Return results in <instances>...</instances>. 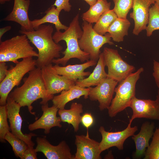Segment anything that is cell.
I'll list each match as a JSON object with an SVG mask.
<instances>
[{"instance_id": "2", "label": "cell", "mask_w": 159, "mask_h": 159, "mask_svg": "<svg viewBox=\"0 0 159 159\" xmlns=\"http://www.w3.org/2000/svg\"><path fill=\"white\" fill-rule=\"evenodd\" d=\"M52 26L42 24L36 29L26 31L21 29L20 32L25 34L30 42L37 49L38 56L36 60L37 67H43L52 64L55 58H59L63 47L54 40Z\"/></svg>"}, {"instance_id": "8", "label": "cell", "mask_w": 159, "mask_h": 159, "mask_svg": "<svg viewBox=\"0 0 159 159\" xmlns=\"http://www.w3.org/2000/svg\"><path fill=\"white\" fill-rule=\"evenodd\" d=\"M102 52L107 77L120 82L135 71V67L124 61L117 50L105 47Z\"/></svg>"}, {"instance_id": "26", "label": "cell", "mask_w": 159, "mask_h": 159, "mask_svg": "<svg viewBox=\"0 0 159 159\" xmlns=\"http://www.w3.org/2000/svg\"><path fill=\"white\" fill-rule=\"evenodd\" d=\"M111 5L107 0H98L82 14V18L89 23H96L102 14L110 9Z\"/></svg>"}, {"instance_id": "7", "label": "cell", "mask_w": 159, "mask_h": 159, "mask_svg": "<svg viewBox=\"0 0 159 159\" xmlns=\"http://www.w3.org/2000/svg\"><path fill=\"white\" fill-rule=\"evenodd\" d=\"M82 24L83 34L78 40L80 49L90 55V59L97 61L101 53L100 49L105 44H114L109 33L102 35L93 29L92 24L83 20Z\"/></svg>"}, {"instance_id": "14", "label": "cell", "mask_w": 159, "mask_h": 159, "mask_svg": "<svg viewBox=\"0 0 159 159\" xmlns=\"http://www.w3.org/2000/svg\"><path fill=\"white\" fill-rule=\"evenodd\" d=\"M76 151L74 159H101L100 143L91 139L88 130L87 135H75Z\"/></svg>"}, {"instance_id": "5", "label": "cell", "mask_w": 159, "mask_h": 159, "mask_svg": "<svg viewBox=\"0 0 159 159\" xmlns=\"http://www.w3.org/2000/svg\"><path fill=\"white\" fill-rule=\"evenodd\" d=\"M25 34L17 35L0 42V62H12L15 64L20 59L37 57L38 53L34 49Z\"/></svg>"}, {"instance_id": "38", "label": "cell", "mask_w": 159, "mask_h": 159, "mask_svg": "<svg viewBox=\"0 0 159 159\" xmlns=\"http://www.w3.org/2000/svg\"><path fill=\"white\" fill-rule=\"evenodd\" d=\"M11 26H8L0 28V42H1V39L3 35L4 34L8 31H9L11 29Z\"/></svg>"}, {"instance_id": "36", "label": "cell", "mask_w": 159, "mask_h": 159, "mask_svg": "<svg viewBox=\"0 0 159 159\" xmlns=\"http://www.w3.org/2000/svg\"><path fill=\"white\" fill-rule=\"evenodd\" d=\"M37 152L33 147H29L25 151L22 159H37Z\"/></svg>"}, {"instance_id": "20", "label": "cell", "mask_w": 159, "mask_h": 159, "mask_svg": "<svg viewBox=\"0 0 159 159\" xmlns=\"http://www.w3.org/2000/svg\"><path fill=\"white\" fill-rule=\"evenodd\" d=\"M97 62L90 59L84 63L80 64L68 65L61 66L55 64L53 66L57 72L75 82L78 80H82L89 76L91 72L85 70L90 67L95 65Z\"/></svg>"}, {"instance_id": "13", "label": "cell", "mask_w": 159, "mask_h": 159, "mask_svg": "<svg viewBox=\"0 0 159 159\" xmlns=\"http://www.w3.org/2000/svg\"><path fill=\"white\" fill-rule=\"evenodd\" d=\"M37 145L35 150L43 153L48 159H74V155L65 141L63 140L56 146L52 145L47 140L46 136L37 137Z\"/></svg>"}, {"instance_id": "30", "label": "cell", "mask_w": 159, "mask_h": 159, "mask_svg": "<svg viewBox=\"0 0 159 159\" xmlns=\"http://www.w3.org/2000/svg\"><path fill=\"white\" fill-rule=\"evenodd\" d=\"M144 159H159V126L154 132L150 144L147 148Z\"/></svg>"}, {"instance_id": "40", "label": "cell", "mask_w": 159, "mask_h": 159, "mask_svg": "<svg viewBox=\"0 0 159 159\" xmlns=\"http://www.w3.org/2000/svg\"><path fill=\"white\" fill-rule=\"evenodd\" d=\"M111 151L110 152V153H108L105 156V158H107V157L109 156L108 158H110V159H112L114 158V157L112 155V153L111 152Z\"/></svg>"}, {"instance_id": "42", "label": "cell", "mask_w": 159, "mask_h": 159, "mask_svg": "<svg viewBox=\"0 0 159 159\" xmlns=\"http://www.w3.org/2000/svg\"><path fill=\"white\" fill-rule=\"evenodd\" d=\"M155 3L159 7V0H155Z\"/></svg>"}, {"instance_id": "27", "label": "cell", "mask_w": 159, "mask_h": 159, "mask_svg": "<svg viewBox=\"0 0 159 159\" xmlns=\"http://www.w3.org/2000/svg\"><path fill=\"white\" fill-rule=\"evenodd\" d=\"M117 17L113 10L110 9L101 15L93 28L98 34L104 35L107 32L109 28Z\"/></svg>"}, {"instance_id": "32", "label": "cell", "mask_w": 159, "mask_h": 159, "mask_svg": "<svg viewBox=\"0 0 159 159\" xmlns=\"http://www.w3.org/2000/svg\"><path fill=\"white\" fill-rule=\"evenodd\" d=\"M7 111L6 105L0 106V140L5 142L4 138L6 133L9 132L10 127L7 121Z\"/></svg>"}, {"instance_id": "29", "label": "cell", "mask_w": 159, "mask_h": 159, "mask_svg": "<svg viewBox=\"0 0 159 159\" xmlns=\"http://www.w3.org/2000/svg\"><path fill=\"white\" fill-rule=\"evenodd\" d=\"M145 30L148 37L151 36L154 31L159 30V7L155 3L150 9L148 23Z\"/></svg>"}, {"instance_id": "11", "label": "cell", "mask_w": 159, "mask_h": 159, "mask_svg": "<svg viewBox=\"0 0 159 159\" xmlns=\"http://www.w3.org/2000/svg\"><path fill=\"white\" fill-rule=\"evenodd\" d=\"M129 123L123 130L116 132H110L106 131L104 127L101 126L99 130L102 139L100 143V148L102 152L113 147H115L119 150L123 149V144L125 140L129 137L133 136L138 130V127H131Z\"/></svg>"}, {"instance_id": "3", "label": "cell", "mask_w": 159, "mask_h": 159, "mask_svg": "<svg viewBox=\"0 0 159 159\" xmlns=\"http://www.w3.org/2000/svg\"><path fill=\"white\" fill-rule=\"evenodd\" d=\"M78 14L74 18L68 28L63 32L56 31L52 36L54 41L57 43L63 40L66 43L67 48L62 52L64 56L61 58L55 59L52 63L56 64L66 65L70 59L76 58L83 62L90 59L89 55L80 48L78 40L82 36L83 31L79 21Z\"/></svg>"}, {"instance_id": "16", "label": "cell", "mask_w": 159, "mask_h": 159, "mask_svg": "<svg viewBox=\"0 0 159 159\" xmlns=\"http://www.w3.org/2000/svg\"><path fill=\"white\" fill-rule=\"evenodd\" d=\"M155 1V0H133L132 11L130 15L134 23L133 34L138 35L145 29L148 21L150 6Z\"/></svg>"}, {"instance_id": "41", "label": "cell", "mask_w": 159, "mask_h": 159, "mask_svg": "<svg viewBox=\"0 0 159 159\" xmlns=\"http://www.w3.org/2000/svg\"><path fill=\"white\" fill-rule=\"evenodd\" d=\"M11 0H0V3L1 4H4L6 2L9 1Z\"/></svg>"}, {"instance_id": "31", "label": "cell", "mask_w": 159, "mask_h": 159, "mask_svg": "<svg viewBox=\"0 0 159 159\" xmlns=\"http://www.w3.org/2000/svg\"><path fill=\"white\" fill-rule=\"evenodd\" d=\"M114 6L113 9L118 17L126 19L132 8L133 0H112Z\"/></svg>"}, {"instance_id": "39", "label": "cell", "mask_w": 159, "mask_h": 159, "mask_svg": "<svg viewBox=\"0 0 159 159\" xmlns=\"http://www.w3.org/2000/svg\"><path fill=\"white\" fill-rule=\"evenodd\" d=\"M87 4H88L90 6H92L95 4L97 1L98 0H84Z\"/></svg>"}, {"instance_id": "9", "label": "cell", "mask_w": 159, "mask_h": 159, "mask_svg": "<svg viewBox=\"0 0 159 159\" xmlns=\"http://www.w3.org/2000/svg\"><path fill=\"white\" fill-rule=\"evenodd\" d=\"M42 77L48 94L50 95L67 90L75 85V82L57 73L52 64L41 68Z\"/></svg>"}, {"instance_id": "4", "label": "cell", "mask_w": 159, "mask_h": 159, "mask_svg": "<svg viewBox=\"0 0 159 159\" xmlns=\"http://www.w3.org/2000/svg\"><path fill=\"white\" fill-rule=\"evenodd\" d=\"M143 71V67L140 68L120 82L115 88V95L107 109L109 117H114L118 113L129 107L132 100L135 96L136 83Z\"/></svg>"}, {"instance_id": "21", "label": "cell", "mask_w": 159, "mask_h": 159, "mask_svg": "<svg viewBox=\"0 0 159 159\" xmlns=\"http://www.w3.org/2000/svg\"><path fill=\"white\" fill-rule=\"evenodd\" d=\"M89 87H82L75 85L69 89L62 91L60 95L54 96L52 100L53 105L59 109H64L66 104L73 100L83 96L85 99L89 97Z\"/></svg>"}, {"instance_id": "37", "label": "cell", "mask_w": 159, "mask_h": 159, "mask_svg": "<svg viewBox=\"0 0 159 159\" xmlns=\"http://www.w3.org/2000/svg\"><path fill=\"white\" fill-rule=\"evenodd\" d=\"M9 72L6 62H0V83L4 79Z\"/></svg>"}, {"instance_id": "1", "label": "cell", "mask_w": 159, "mask_h": 159, "mask_svg": "<svg viewBox=\"0 0 159 159\" xmlns=\"http://www.w3.org/2000/svg\"><path fill=\"white\" fill-rule=\"evenodd\" d=\"M23 81L22 86L15 89L9 95L21 107L27 106L30 113L35 115V113L32 111L33 103L41 99L40 104L44 105L52 100L54 96L48 94L40 68L37 67L29 72L28 76L24 78Z\"/></svg>"}, {"instance_id": "18", "label": "cell", "mask_w": 159, "mask_h": 159, "mask_svg": "<svg viewBox=\"0 0 159 159\" xmlns=\"http://www.w3.org/2000/svg\"><path fill=\"white\" fill-rule=\"evenodd\" d=\"M30 0H14L13 7L11 12L3 20L12 21L21 26V29L26 31L34 30L29 17L28 11Z\"/></svg>"}, {"instance_id": "33", "label": "cell", "mask_w": 159, "mask_h": 159, "mask_svg": "<svg viewBox=\"0 0 159 159\" xmlns=\"http://www.w3.org/2000/svg\"><path fill=\"white\" fill-rule=\"evenodd\" d=\"M69 0H56L52 5L54 6L59 11L63 10L66 12L69 11L71 9V5L69 3Z\"/></svg>"}, {"instance_id": "19", "label": "cell", "mask_w": 159, "mask_h": 159, "mask_svg": "<svg viewBox=\"0 0 159 159\" xmlns=\"http://www.w3.org/2000/svg\"><path fill=\"white\" fill-rule=\"evenodd\" d=\"M154 128L153 122H145L142 124L139 133L132 136L136 148L132 155L133 159H140L144 156L146 148L149 145V140L154 134Z\"/></svg>"}, {"instance_id": "15", "label": "cell", "mask_w": 159, "mask_h": 159, "mask_svg": "<svg viewBox=\"0 0 159 159\" xmlns=\"http://www.w3.org/2000/svg\"><path fill=\"white\" fill-rule=\"evenodd\" d=\"M129 107L133 112L129 123H132L136 118L159 120V106L156 100L139 99L135 96L132 100Z\"/></svg>"}, {"instance_id": "25", "label": "cell", "mask_w": 159, "mask_h": 159, "mask_svg": "<svg viewBox=\"0 0 159 159\" xmlns=\"http://www.w3.org/2000/svg\"><path fill=\"white\" fill-rule=\"evenodd\" d=\"M130 24V22L127 18L117 17L109 28L107 32L109 33L114 41L122 42L124 37L128 34Z\"/></svg>"}, {"instance_id": "10", "label": "cell", "mask_w": 159, "mask_h": 159, "mask_svg": "<svg viewBox=\"0 0 159 159\" xmlns=\"http://www.w3.org/2000/svg\"><path fill=\"white\" fill-rule=\"evenodd\" d=\"M6 105L11 132L24 141L29 147H33L35 144L32 141V137L37 135L32 133L28 134L22 133L21 128L23 120L19 114L21 106L9 95L7 98Z\"/></svg>"}, {"instance_id": "12", "label": "cell", "mask_w": 159, "mask_h": 159, "mask_svg": "<svg viewBox=\"0 0 159 159\" xmlns=\"http://www.w3.org/2000/svg\"><path fill=\"white\" fill-rule=\"evenodd\" d=\"M118 82L107 77L95 87H89L88 97L90 100L98 101L100 111L108 109L110 106Z\"/></svg>"}, {"instance_id": "22", "label": "cell", "mask_w": 159, "mask_h": 159, "mask_svg": "<svg viewBox=\"0 0 159 159\" xmlns=\"http://www.w3.org/2000/svg\"><path fill=\"white\" fill-rule=\"evenodd\" d=\"M106 66L103 52L100 53L96 67L87 77L78 80L75 85L82 87H89L96 86L107 77L105 70Z\"/></svg>"}, {"instance_id": "24", "label": "cell", "mask_w": 159, "mask_h": 159, "mask_svg": "<svg viewBox=\"0 0 159 159\" xmlns=\"http://www.w3.org/2000/svg\"><path fill=\"white\" fill-rule=\"evenodd\" d=\"M60 12L54 6L52 5L45 11L44 13L46 14L42 18L31 21L33 28L35 30L40 25L45 23H49L55 25L57 31L66 30L68 26L63 24L60 21L59 17Z\"/></svg>"}, {"instance_id": "28", "label": "cell", "mask_w": 159, "mask_h": 159, "mask_svg": "<svg viewBox=\"0 0 159 159\" xmlns=\"http://www.w3.org/2000/svg\"><path fill=\"white\" fill-rule=\"evenodd\" d=\"M4 139L11 146L15 156L22 159L24 152L29 147L28 145L10 132L6 133Z\"/></svg>"}, {"instance_id": "6", "label": "cell", "mask_w": 159, "mask_h": 159, "mask_svg": "<svg viewBox=\"0 0 159 159\" xmlns=\"http://www.w3.org/2000/svg\"><path fill=\"white\" fill-rule=\"evenodd\" d=\"M36 65V60L30 57L23 59L14 66H11L9 73L0 83V106L6 105L7 98L13 88L18 86L24 75L35 68Z\"/></svg>"}, {"instance_id": "17", "label": "cell", "mask_w": 159, "mask_h": 159, "mask_svg": "<svg viewBox=\"0 0 159 159\" xmlns=\"http://www.w3.org/2000/svg\"><path fill=\"white\" fill-rule=\"evenodd\" d=\"M41 108L43 114L39 119L29 125L28 128L30 131L42 129L44 130V132L47 134L52 128L56 126L62 127L60 117L57 115L59 109L56 106L53 105L49 107L47 103L42 105Z\"/></svg>"}, {"instance_id": "34", "label": "cell", "mask_w": 159, "mask_h": 159, "mask_svg": "<svg viewBox=\"0 0 159 159\" xmlns=\"http://www.w3.org/2000/svg\"><path fill=\"white\" fill-rule=\"evenodd\" d=\"M153 64V75L158 89L156 100L159 106V62L156 61L154 60Z\"/></svg>"}, {"instance_id": "35", "label": "cell", "mask_w": 159, "mask_h": 159, "mask_svg": "<svg viewBox=\"0 0 159 159\" xmlns=\"http://www.w3.org/2000/svg\"><path fill=\"white\" fill-rule=\"evenodd\" d=\"M94 122V118L90 113H85L82 116L81 122L87 130L93 125Z\"/></svg>"}, {"instance_id": "23", "label": "cell", "mask_w": 159, "mask_h": 159, "mask_svg": "<svg viewBox=\"0 0 159 159\" xmlns=\"http://www.w3.org/2000/svg\"><path fill=\"white\" fill-rule=\"evenodd\" d=\"M83 111V105L81 104L74 102L72 103L70 109H59L58 112L61 122L71 124L74 132H77L81 122V114Z\"/></svg>"}]
</instances>
